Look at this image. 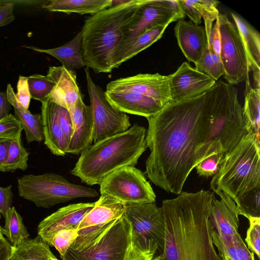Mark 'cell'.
Wrapping results in <instances>:
<instances>
[{
	"mask_svg": "<svg viewBox=\"0 0 260 260\" xmlns=\"http://www.w3.org/2000/svg\"><path fill=\"white\" fill-rule=\"evenodd\" d=\"M184 16L178 0H142L124 26L122 40L116 51L146 30L156 26L170 24Z\"/></svg>",
	"mask_w": 260,
	"mask_h": 260,
	"instance_id": "obj_9",
	"label": "cell"
},
{
	"mask_svg": "<svg viewBox=\"0 0 260 260\" xmlns=\"http://www.w3.org/2000/svg\"><path fill=\"white\" fill-rule=\"evenodd\" d=\"M11 106L7 93L0 91V120L10 114Z\"/></svg>",
	"mask_w": 260,
	"mask_h": 260,
	"instance_id": "obj_49",
	"label": "cell"
},
{
	"mask_svg": "<svg viewBox=\"0 0 260 260\" xmlns=\"http://www.w3.org/2000/svg\"><path fill=\"white\" fill-rule=\"evenodd\" d=\"M22 130L20 122L11 114L0 120V139H14L21 135Z\"/></svg>",
	"mask_w": 260,
	"mask_h": 260,
	"instance_id": "obj_38",
	"label": "cell"
},
{
	"mask_svg": "<svg viewBox=\"0 0 260 260\" xmlns=\"http://www.w3.org/2000/svg\"><path fill=\"white\" fill-rule=\"evenodd\" d=\"M101 196L124 204L154 203L156 195L143 172L135 166L122 167L100 184Z\"/></svg>",
	"mask_w": 260,
	"mask_h": 260,
	"instance_id": "obj_10",
	"label": "cell"
},
{
	"mask_svg": "<svg viewBox=\"0 0 260 260\" xmlns=\"http://www.w3.org/2000/svg\"><path fill=\"white\" fill-rule=\"evenodd\" d=\"M249 227L247 231L245 241L248 249L255 253L259 258L260 256V217L249 219Z\"/></svg>",
	"mask_w": 260,
	"mask_h": 260,
	"instance_id": "obj_41",
	"label": "cell"
},
{
	"mask_svg": "<svg viewBox=\"0 0 260 260\" xmlns=\"http://www.w3.org/2000/svg\"><path fill=\"white\" fill-rule=\"evenodd\" d=\"M220 198L213 200L210 215V222L220 236H232L238 232L239 212L235 202L226 194L219 192Z\"/></svg>",
	"mask_w": 260,
	"mask_h": 260,
	"instance_id": "obj_20",
	"label": "cell"
},
{
	"mask_svg": "<svg viewBox=\"0 0 260 260\" xmlns=\"http://www.w3.org/2000/svg\"><path fill=\"white\" fill-rule=\"evenodd\" d=\"M174 31L178 46L185 57L188 61L197 64L208 47L204 26L181 19L177 21Z\"/></svg>",
	"mask_w": 260,
	"mask_h": 260,
	"instance_id": "obj_19",
	"label": "cell"
},
{
	"mask_svg": "<svg viewBox=\"0 0 260 260\" xmlns=\"http://www.w3.org/2000/svg\"><path fill=\"white\" fill-rule=\"evenodd\" d=\"M221 37L219 30V22L217 19L213 25L209 40L208 48L214 53L219 55L220 51Z\"/></svg>",
	"mask_w": 260,
	"mask_h": 260,
	"instance_id": "obj_45",
	"label": "cell"
},
{
	"mask_svg": "<svg viewBox=\"0 0 260 260\" xmlns=\"http://www.w3.org/2000/svg\"><path fill=\"white\" fill-rule=\"evenodd\" d=\"M146 132L135 123L124 132L91 145L80 154L71 174L87 185H100L116 170L135 166L147 149Z\"/></svg>",
	"mask_w": 260,
	"mask_h": 260,
	"instance_id": "obj_3",
	"label": "cell"
},
{
	"mask_svg": "<svg viewBox=\"0 0 260 260\" xmlns=\"http://www.w3.org/2000/svg\"><path fill=\"white\" fill-rule=\"evenodd\" d=\"M41 103L44 144L53 154L64 156L69 142L58 122L57 105L48 99Z\"/></svg>",
	"mask_w": 260,
	"mask_h": 260,
	"instance_id": "obj_22",
	"label": "cell"
},
{
	"mask_svg": "<svg viewBox=\"0 0 260 260\" xmlns=\"http://www.w3.org/2000/svg\"><path fill=\"white\" fill-rule=\"evenodd\" d=\"M1 216H2V214H1V213H0V218H1Z\"/></svg>",
	"mask_w": 260,
	"mask_h": 260,
	"instance_id": "obj_56",
	"label": "cell"
},
{
	"mask_svg": "<svg viewBox=\"0 0 260 260\" xmlns=\"http://www.w3.org/2000/svg\"><path fill=\"white\" fill-rule=\"evenodd\" d=\"M232 238L239 260H254V253L249 251L238 232L234 234Z\"/></svg>",
	"mask_w": 260,
	"mask_h": 260,
	"instance_id": "obj_44",
	"label": "cell"
},
{
	"mask_svg": "<svg viewBox=\"0 0 260 260\" xmlns=\"http://www.w3.org/2000/svg\"><path fill=\"white\" fill-rule=\"evenodd\" d=\"M17 92L15 93L18 103L24 109L28 110L31 99L27 83V77L20 76L17 85Z\"/></svg>",
	"mask_w": 260,
	"mask_h": 260,
	"instance_id": "obj_42",
	"label": "cell"
},
{
	"mask_svg": "<svg viewBox=\"0 0 260 260\" xmlns=\"http://www.w3.org/2000/svg\"><path fill=\"white\" fill-rule=\"evenodd\" d=\"M218 81L196 96L166 104L147 119L146 145L150 149L145 173L157 186L176 194L196 166V155L207 137Z\"/></svg>",
	"mask_w": 260,
	"mask_h": 260,
	"instance_id": "obj_1",
	"label": "cell"
},
{
	"mask_svg": "<svg viewBox=\"0 0 260 260\" xmlns=\"http://www.w3.org/2000/svg\"><path fill=\"white\" fill-rule=\"evenodd\" d=\"M57 113L60 126L69 143L73 133V125L70 113L65 108L57 105Z\"/></svg>",
	"mask_w": 260,
	"mask_h": 260,
	"instance_id": "obj_43",
	"label": "cell"
},
{
	"mask_svg": "<svg viewBox=\"0 0 260 260\" xmlns=\"http://www.w3.org/2000/svg\"><path fill=\"white\" fill-rule=\"evenodd\" d=\"M27 83L31 98L41 103L48 100L55 86L54 82L47 75L28 76Z\"/></svg>",
	"mask_w": 260,
	"mask_h": 260,
	"instance_id": "obj_37",
	"label": "cell"
},
{
	"mask_svg": "<svg viewBox=\"0 0 260 260\" xmlns=\"http://www.w3.org/2000/svg\"><path fill=\"white\" fill-rule=\"evenodd\" d=\"M151 260H159V256H157L155 257H153Z\"/></svg>",
	"mask_w": 260,
	"mask_h": 260,
	"instance_id": "obj_55",
	"label": "cell"
},
{
	"mask_svg": "<svg viewBox=\"0 0 260 260\" xmlns=\"http://www.w3.org/2000/svg\"><path fill=\"white\" fill-rule=\"evenodd\" d=\"M242 39L249 70L252 72L254 87L260 89V36L247 21L234 13H231Z\"/></svg>",
	"mask_w": 260,
	"mask_h": 260,
	"instance_id": "obj_23",
	"label": "cell"
},
{
	"mask_svg": "<svg viewBox=\"0 0 260 260\" xmlns=\"http://www.w3.org/2000/svg\"><path fill=\"white\" fill-rule=\"evenodd\" d=\"M12 187L11 185L5 187L0 186V213L3 216L9 208L12 207L13 193Z\"/></svg>",
	"mask_w": 260,
	"mask_h": 260,
	"instance_id": "obj_46",
	"label": "cell"
},
{
	"mask_svg": "<svg viewBox=\"0 0 260 260\" xmlns=\"http://www.w3.org/2000/svg\"><path fill=\"white\" fill-rule=\"evenodd\" d=\"M178 1L181 10L191 22L197 25L200 24L201 18H203L208 42L213 22L220 14L217 9L219 2L213 0Z\"/></svg>",
	"mask_w": 260,
	"mask_h": 260,
	"instance_id": "obj_25",
	"label": "cell"
},
{
	"mask_svg": "<svg viewBox=\"0 0 260 260\" xmlns=\"http://www.w3.org/2000/svg\"><path fill=\"white\" fill-rule=\"evenodd\" d=\"M214 193L181 192L162 201L165 240L159 260H224L212 241L210 215Z\"/></svg>",
	"mask_w": 260,
	"mask_h": 260,
	"instance_id": "obj_2",
	"label": "cell"
},
{
	"mask_svg": "<svg viewBox=\"0 0 260 260\" xmlns=\"http://www.w3.org/2000/svg\"><path fill=\"white\" fill-rule=\"evenodd\" d=\"M223 257H224V260H232L230 258H229L228 256L225 255H223Z\"/></svg>",
	"mask_w": 260,
	"mask_h": 260,
	"instance_id": "obj_54",
	"label": "cell"
},
{
	"mask_svg": "<svg viewBox=\"0 0 260 260\" xmlns=\"http://www.w3.org/2000/svg\"><path fill=\"white\" fill-rule=\"evenodd\" d=\"M48 260H58V259H57L55 256L54 255L52 257H50V258H48Z\"/></svg>",
	"mask_w": 260,
	"mask_h": 260,
	"instance_id": "obj_53",
	"label": "cell"
},
{
	"mask_svg": "<svg viewBox=\"0 0 260 260\" xmlns=\"http://www.w3.org/2000/svg\"><path fill=\"white\" fill-rule=\"evenodd\" d=\"M169 24L155 26L139 36L127 45L116 50L112 59V68H118L122 63L147 48L160 39Z\"/></svg>",
	"mask_w": 260,
	"mask_h": 260,
	"instance_id": "obj_27",
	"label": "cell"
},
{
	"mask_svg": "<svg viewBox=\"0 0 260 260\" xmlns=\"http://www.w3.org/2000/svg\"><path fill=\"white\" fill-rule=\"evenodd\" d=\"M29 154L22 143L21 135L11 140L3 172H13L16 170L25 171L28 167Z\"/></svg>",
	"mask_w": 260,
	"mask_h": 260,
	"instance_id": "obj_33",
	"label": "cell"
},
{
	"mask_svg": "<svg viewBox=\"0 0 260 260\" xmlns=\"http://www.w3.org/2000/svg\"><path fill=\"white\" fill-rule=\"evenodd\" d=\"M131 244V228L123 215L93 243L79 251L68 250L63 260H124Z\"/></svg>",
	"mask_w": 260,
	"mask_h": 260,
	"instance_id": "obj_12",
	"label": "cell"
},
{
	"mask_svg": "<svg viewBox=\"0 0 260 260\" xmlns=\"http://www.w3.org/2000/svg\"><path fill=\"white\" fill-rule=\"evenodd\" d=\"M4 235H3V229L0 226V240L4 238Z\"/></svg>",
	"mask_w": 260,
	"mask_h": 260,
	"instance_id": "obj_52",
	"label": "cell"
},
{
	"mask_svg": "<svg viewBox=\"0 0 260 260\" xmlns=\"http://www.w3.org/2000/svg\"><path fill=\"white\" fill-rule=\"evenodd\" d=\"M3 217L5 224L2 228L3 233L12 247L28 238L29 234L23 223L22 218L14 207L9 208Z\"/></svg>",
	"mask_w": 260,
	"mask_h": 260,
	"instance_id": "obj_32",
	"label": "cell"
},
{
	"mask_svg": "<svg viewBox=\"0 0 260 260\" xmlns=\"http://www.w3.org/2000/svg\"><path fill=\"white\" fill-rule=\"evenodd\" d=\"M155 254L149 252H143L131 244L124 260H151Z\"/></svg>",
	"mask_w": 260,
	"mask_h": 260,
	"instance_id": "obj_48",
	"label": "cell"
},
{
	"mask_svg": "<svg viewBox=\"0 0 260 260\" xmlns=\"http://www.w3.org/2000/svg\"><path fill=\"white\" fill-rule=\"evenodd\" d=\"M53 256L49 246L38 236L12 247L9 260H48Z\"/></svg>",
	"mask_w": 260,
	"mask_h": 260,
	"instance_id": "obj_30",
	"label": "cell"
},
{
	"mask_svg": "<svg viewBox=\"0 0 260 260\" xmlns=\"http://www.w3.org/2000/svg\"><path fill=\"white\" fill-rule=\"evenodd\" d=\"M85 73L93 122L94 143L126 131L131 126L129 116L110 103L105 91L93 81L88 68Z\"/></svg>",
	"mask_w": 260,
	"mask_h": 260,
	"instance_id": "obj_13",
	"label": "cell"
},
{
	"mask_svg": "<svg viewBox=\"0 0 260 260\" xmlns=\"http://www.w3.org/2000/svg\"><path fill=\"white\" fill-rule=\"evenodd\" d=\"M14 8L12 3H0V27L9 24L15 19Z\"/></svg>",
	"mask_w": 260,
	"mask_h": 260,
	"instance_id": "obj_47",
	"label": "cell"
},
{
	"mask_svg": "<svg viewBox=\"0 0 260 260\" xmlns=\"http://www.w3.org/2000/svg\"><path fill=\"white\" fill-rule=\"evenodd\" d=\"M209 120L206 140L196 155V166L215 153H229L248 134L238 90L220 80Z\"/></svg>",
	"mask_w": 260,
	"mask_h": 260,
	"instance_id": "obj_5",
	"label": "cell"
},
{
	"mask_svg": "<svg viewBox=\"0 0 260 260\" xmlns=\"http://www.w3.org/2000/svg\"><path fill=\"white\" fill-rule=\"evenodd\" d=\"M6 93L10 104L14 107V116L25 131L27 143L43 141L44 138L41 114H32L28 109L23 108L17 102L10 84L7 85Z\"/></svg>",
	"mask_w": 260,
	"mask_h": 260,
	"instance_id": "obj_26",
	"label": "cell"
},
{
	"mask_svg": "<svg viewBox=\"0 0 260 260\" xmlns=\"http://www.w3.org/2000/svg\"><path fill=\"white\" fill-rule=\"evenodd\" d=\"M224 157L222 153H215L199 162L196 167L200 176L209 177L214 176L218 171Z\"/></svg>",
	"mask_w": 260,
	"mask_h": 260,
	"instance_id": "obj_39",
	"label": "cell"
},
{
	"mask_svg": "<svg viewBox=\"0 0 260 260\" xmlns=\"http://www.w3.org/2000/svg\"><path fill=\"white\" fill-rule=\"evenodd\" d=\"M125 204L108 196H101L93 208L85 216L78 229L109 222L121 217Z\"/></svg>",
	"mask_w": 260,
	"mask_h": 260,
	"instance_id": "obj_24",
	"label": "cell"
},
{
	"mask_svg": "<svg viewBox=\"0 0 260 260\" xmlns=\"http://www.w3.org/2000/svg\"><path fill=\"white\" fill-rule=\"evenodd\" d=\"M47 76L55 83L48 99L71 111L78 99L83 96L77 82L75 71L63 66L50 67Z\"/></svg>",
	"mask_w": 260,
	"mask_h": 260,
	"instance_id": "obj_18",
	"label": "cell"
},
{
	"mask_svg": "<svg viewBox=\"0 0 260 260\" xmlns=\"http://www.w3.org/2000/svg\"><path fill=\"white\" fill-rule=\"evenodd\" d=\"M259 140L248 133L224 156L210 182L214 193L222 192L235 203L249 190L260 187Z\"/></svg>",
	"mask_w": 260,
	"mask_h": 260,
	"instance_id": "obj_6",
	"label": "cell"
},
{
	"mask_svg": "<svg viewBox=\"0 0 260 260\" xmlns=\"http://www.w3.org/2000/svg\"><path fill=\"white\" fill-rule=\"evenodd\" d=\"M243 118L248 133L260 138V89L246 86Z\"/></svg>",
	"mask_w": 260,
	"mask_h": 260,
	"instance_id": "obj_31",
	"label": "cell"
},
{
	"mask_svg": "<svg viewBox=\"0 0 260 260\" xmlns=\"http://www.w3.org/2000/svg\"><path fill=\"white\" fill-rule=\"evenodd\" d=\"M82 34L79 32L70 42L52 49H40L27 47L36 51L48 54L57 59L62 66L70 71L84 67L81 50Z\"/></svg>",
	"mask_w": 260,
	"mask_h": 260,
	"instance_id": "obj_28",
	"label": "cell"
},
{
	"mask_svg": "<svg viewBox=\"0 0 260 260\" xmlns=\"http://www.w3.org/2000/svg\"><path fill=\"white\" fill-rule=\"evenodd\" d=\"M169 81L170 75L138 74L111 81L105 91L137 93L150 97L164 106L172 101Z\"/></svg>",
	"mask_w": 260,
	"mask_h": 260,
	"instance_id": "obj_14",
	"label": "cell"
},
{
	"mask_svg": "<svg viewBox=\"0 0 260 260\" xmlns=\"http://www.w3.org/2000/svg\"><path fill=\"white\" fill-rule=\"evenodd\" d=\"M111 4L112 0H52L43 7L50 12L93 15Z\"/></svg>",
	"mask_w": 260,
	"mask_h": 260,
	"instance_id": "obj_29",
	"label": "cell"
},
{
	"mask_svg": "<svg viewBox=\"0 0 260 260\" xmlns=\"http://www.w3.org/2000/svg\"><path fill=\"white\" fill-rule=\"evenodd\" d=\"M124 215L131 225L132 244L143 252L161 253L165 240L161 208L154 203L127 204Z\"/></svg>",
	"mask_w": 260,
	"mask_h": 260,
	"instance_id": "obj_8",
	"label": "cell"
},
{
	"mask_svg": "<svg viewBox=\"0 0 260 260\" xmlns=\"http://www.w3.org/2000/svg\"><path fill=\"white\" fill-rule=\"evenodd\" d=\"M17 187L20 197L45 208L77 198L99 196L93 188L72 183L63 176L51 173L25 175L17 179Z\"/></svg>",
	"mask_w": 260,
	"mask_h": 260,
	"instance_id": "obj_7",
	"label": "cell"
},
{
	"mask_svg": "<svg viewBox=\"0 0 260 260\" xmlns=\"http://www.w3.org/2000/svg\"><path fill=\"white\" fill-rule=\"evenodd\" d=\"M142 0H129L92 15L81 30L84 63L95 73H111L114 53L122 38L126 23Z\"/></svg>",
	"mask_w": 260,
	"mask_h": 260,
	"instance_id": "obj_4",
	"label": "cell"
},
{
	"mask_svg": "<svg viewBox=\"0 0 260 260\" xmlns=\"http://www.w3.org/2000/svg\"><path fill=\"white\" fill-rule=\"evenodd\" d=\"M69 112L73 122V133L67 153L81 154L93 141V122L91 109L84 104L82 96L78 99Z\"/></svg>",
	"mask_w": 260,
	"mask_h": 260,
	"instance_id": "obj_17",
	"label": "cell"
},
{
	"mask_svg": "<svg viewBox=\"0 0 260 260\" xmlns=\"http://www.w3.org/2000/svg\"><path fill=\"white\" fill-rule=\"evenodd\" d=\"M78 236V230H64L58 232L52 241L54 246L62 258L66 253Z\"/></svg>",
	"mask_w": 260,
	"mask_h": 260,
	"instance_id": "obj_40",
	"label": "cell"
},
{
	"mask_svg": "<svg viewBox=\"0 0 260 260\" xmlns=\"http://www.w3.org/2000/svg\"><path fill=\"white\" fill-rule=\"evenodd\" d=\"M195 68L217 81L224 74L222 63L220 55L212 52L208 48L202 57L195 64Z\"/></svg>",
	"mask_w": 260,
	"mask_h": 260,
	"instance_id": "obj_36",
	"label": "cell"
},
{
	"mask_svg": "<svg viewBox=\"0 0 260 260\" xmlns=\"http://www.w3.org/2000/svg\"><path fill=\"white\" fill-rule=\"evenodd\" d=\"M187 62H184L170 75L169 86L173 102H179L200 95L216 83Z\"/></svg>",
	"mask_w": 260,
	"mask_h": 260,
	"instance_id": "obj_16",
	"label": "cell"
},
{
	"mask_svg": "<svg viewBox=\"0 0 260 260\" xmlns=\"http://www.w3.org/2000/svg\"><path fill=\"white\" fill-rule=\"evenodd\" d=\"M235 204L239 214L248 219L253 217H260V187L247 191Z\"/></svg>",
	"mask_w": 260,
	"mask_h": 260,
	"instance_id": "obj_35",
	"label": "cell"
},
{
	"mask_svg": "<svg viewBox=\"0 0 260 260\" xmlns=\"http://www.w3.org/2000/svg\"><path fill=\"white\" fill-rule=\"evenodd\" d=\"M116 220L78 230V236L68 250L79 251L88 247L99 239Z\"/></svg>",
	"mask_w": 260,
	"mask_h": 260,
	"instance_id": "obj_34",
	"label": "cell"
},
{
	"mask_svg": "<svg viewBox=\"0 0 260 260\" xmlns=\"http://www.w3.org/2000/svg\"><path fill=\"white\" fill-rule=\"evenodd\" d=\"M95 202L80 203L62 207L42 220L38 234L48 245L52 246L54 236L64 230H78L85 216L93 208Z\"/></svg>",
	"mask_w": 260,
	"mask_h": 260,
	"instance_id": "obj_15",
	"label": "cell"
},
{
	"mask_svg": "<svg viewBox=\"0 0 260 260\" xmlns=\"http://www.w3.org/2000/svg\"><path fill=\"white\" fill-rule=\"evenodd\" d=\"M11 140L0 139V172L7 160Z\"/></svg>",
	"mask_w": 260,
	"mask_h": 260,
	"instance_id": "obj_51",
	"label": "cell"
},
{
	"mask_svg": "<svg viewBox=\"0 0 260 260\" xmlns=\"http://www.w3.org/2000/svg\"><path fill=\"white\" fill-rule=\"evenodd\" d=\"M105 93L110 103L119 110L147 119L156 115L164 107L155 100L137 93L105 91Z\"/></svg>",
	"mask_w": 260,
	"mask_h": 260,
	"instance_id": "obj_21",
	"label": "cell"
},
{
	"mask_svg": "<svg viewBox=\"0 0 260 260\" xmlns=\"http://www.w3.org/2000/svg\"><path fill=\"white\" fill-rule=\"evenodd\" d=\"M217 19L221 37L219 55L223 67V76L231 85L238 84L246 80V86H249L250 70L240 32L226 14L220 13Z\"/></svg>",
	"mask_w": 260,
	"mask_h": 260,
	"instance_id": "obj_11",
	"label": "cell"
},
{
	"mask_svg": "<svg viewBox=\"0 0 260 260\" xmlns=\"http://www.w3.org/2000/svg\"><path fill=\"white\" fill-rule=\"evenodd\" d=\"M12 246L5 237L0 240V260H9Z\"/></svg>",
	"mask_w": 260,
	"mask_h": 260,
	"instance_id": "obj_50",
	"label": "cell"
}]
</instances>
